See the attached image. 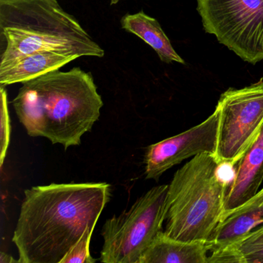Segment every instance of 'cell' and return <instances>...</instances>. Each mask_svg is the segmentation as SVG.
I'll return each instance as SVG.
<instances>
[{
	"label": "cell",
	"instance_id": "cell-17",
	"mask_svg": "<svg viewBox=\"0 0 263 263\" xmlns=\"http://www.w3.org/2000/svg\"><path fill=\"white\" fill-rule=\"evenodd\" d=\"M20 262V260H16L5 252H0V263H15Z\"/></svg>",
	"mask_w": 263,
	"mask_h": 263
},
{
	"label": "cell",
	"instance_id": "cell-18",
	"mask_svg": "<svg viewBox=\"0 0 263 263\" xmlns=\"http://www.w3.org/2000/svg\"><path fill=\"white\" fill-rule=\"evenodd\" d=\"M248 202L254 203V204H262L263 203V187L258 191V193L249 200Z\"/></svg>",
	"mask_w": 263,
	"mask_h": 263
},
{
	"label": "cell",
	"instance_id": "cell-13",
	"mask_svg": "<svg viewBox=\"0 0 263 263\" xmlns=\"http://www.w3.org/2000/svg\"><path fill=\"white\" fill-rule=\"evenodd\" d=\"M121 24L124 30L136 35L151 46L162 62L184 64V60L175 51L158 21L143 10L135 14L124 15L121 18Z\"/></svg>",
	"mask_w": 263,
	"mask_h": 263
},
{
	"label": "cell",
	"instance_id": "cell-16",
	"mask_svg": "<svg viewBox=\"0 0 263 263\" xmlns=\"http://www.w3.org/2000/svg\"><path fill=\"white\" fill-rule=\"evenodd\" d=\"M1 93V149H0V166L4 165L11 135L10 114L8 110L7 92L4 86L0 88Z\"/></svg>",
	"mask_w": 263,
	"mask_h": 263
},
{
	"label": "cell",
	"instance_id": "cell-4",
	"mask_svg": "<svg viewBox=\"0 0 263 263\" xmlns=\"http://www.w3.org/2000/svg\"><path fill=\"white\" fill-rule=\"evenodd\" d=\"M213 154L193 157L168 184L164 234L182 241L210 240L224 213L230 184L219 174Z\"/></svg>",
	"mask_w": 263,
	"mask_h": 263
},
{
	"label": "cell",
	"instance_id": "cell-9",
	"mask_svg": "<svg viewBox=\"0 0 263 263\" xmlns=\"http://www.w3.org/2000/svg\"><path fill=\"white\" fill-rule=\"evenodd\" d=\"M235 165L223 217L246 204L260 190L263 181V125L255 141Z\"/></svg>",
	"mask_w": 263,
	"mask_h": 263
},
{
	"label": "cell",
	"instance_id": "cell-3",
	"mask_svg": "<svg viewBox=\"0 0 263 263\" xmlns=\"http://www.w3.org/2000/svg\"><path fill=\"white\" fill-rule=\"evenodd\" d=\"M0 34L6 43L0 70L26 55L43 50L75 59L104 56L99 44L63 10L58 0H0Z\"/></svg>",
	"mask_w": 263,
	"mask_h": 263
},
{
	"label": "cell",
	"instance_id": "cell-19",
	"mask_svg": "<svg viewBox=\"0 0 263 263\" xmlns=\"http://www.w3.org/2000/svg\"><path fill=\"white\" fill-rule=\"evenodd\" d=\"M120 0H110V5H115L118 4Z\"/></svg>",
	"mask_w": 263,
	"mask_h": 263
},
{
	"label": "cell",
	"instance_id": "cell-10",
	"mask_svg": "<svg viewBox=\"0 0 263 263\" xmlns=\"http://www.w3.org/2000/svg\"><path fill=\"white\" fill-rule=\"evenodd\" d=\"M263 224V203L247 202L223 217L207 242L209 252L226 249Z\"/></svg>",
	"mask_w": 263,
	"mask_h": 263
},
{
	"label": "cell",
	"instance_id": "cell-1",
	"mask_svg": "<svg viewBox=\"0 0 263 263\" xmlns=\"http://www.w3.org/2000/svg\"><path fill=\"white\" fill-rule=\"evenodd\" d=\"M13 239L20 263H61L111 195L105 182L52 183L24 192Z\"/></svg>",
	"mask_w": 263,
	"mask_h": 263
},
{
	"label": "cell",
	"instance_id": "cell-2",
	"mask_svg": "<svg viewBox=\"0 0 263 263\" xmlns=\"http://www.w3.org/2000/svg\"><path fill=\"white\" fill-rule=\"evenodd\" d=\"M12 104L29 136L44 137L65 150L81 144L104 106L91 73L78 67L23 83Z\"/></svg>",
	"mask_w": 263,
	"mask_h": 263
},
{
	"label": "cell",
	"instance_id": "cell-7",
	"mask_svg": "<svg viewBox=\"0 0 263 263\" xmlns=\"http://www.w3.org/2000/svg\"><path fill=\"white\" fill-rule=\"evenodd\" d=\"M215 110L218 115L215 157L219 164L235 166L252 145L263 125V79L222 93Z\"/></svg>",
	"mask_w": 263,
	"mask_h": 263
},
{
	"label": "cell",
	"instance_id": "cell-12",
	"mask_svg": "<svg viewBox=\"0 0 263 263\" xmlns=\"http://www.w3.org/2000/svg\"><path fill=\"white\" fill-rule=\"evenodd\" d=\"M73 57L58 52L43 50L26 55L7 68L0 70L1 86L24 83L49 72L59 70L74 61Z\"/></svg>",
	"mask_w": 263,
	"mask_h": 263
},
{
	"label": "cell",
	"instance_id": "cell-11",
	"mask_svg": "<svg viewBox=\"0 0 263 263\" xmlns=\"http://www.w3.org/2000/svg\"><path fill=\"white\" fill-rule=\"evenodd\" d=\"M205 241H182L161 232L142 255L139 263H208Z\"/></svg>",
	"mask_w": 263,
	"mask_h": 263
},
{
	"label": "cell",
	"instance_id": "cell-15",
	"mask_svg": "<svg viewBox=\"0 0 263 263\" xmlns=\"http://www.w3.org/2000/svg\"><path fill=\"white\" fill-rule=\"evenodd\" d=\"M93 229V227L86 229L81 238L61 260V263H95L96 261L90 254V242Z\"/></svg>",
	"mask_w": 263,
	"mask_h": 263
},
{
	"label": "cell",
	"instance_id": "cell-8",
	"mask_svg": "<svg viewBox=\"0 0 263 263\" xmlns=\"http://www.w3.org/2000/svg\"><path fill=\"white\" fill-rule=\"evenodd\" d=\"M218 127V115L215 110L201 124L176 136L148 146L144 155L145 178L158 181L166 171L184 160L200 154L215 155Z\"/></svg>",
	"mask_w": 263,
	"mask_h": 263
},
{
	"label": "cell",
	"instance_id": "cell-6",
	"mask_svg": "<svg viewBox=\"0 0 263 263\" xmlns=\"http://www.w3.org/2000/svg\"><path fill=\"white\" fill-rule=\"evenodd\" d=\"M206 33L241 60L263 61V0H198Z\"/></svg>",
	"mask_w": 263,
	"mask_h": 263
},
{
	"label": "cell",
	"instance_id": "cell-14",
	"mask_svg": "<svg viewBox=\"0 0 263 263\" xmlns=\"http://www.w3.org/2000/svg\"><path fill=\"white\" fill-rule=\"evenodd\" d=\"M263 263V224L235 244L212 252L208 263Z\"/></svg>",
	"mask_w": 263,
	"mask_h": 263
},
{
	"label": "cell",
	"instance_id": "cell-5",
	"mask_svg": "<svg viewBox=\"0 0 263 263\" xmlns=\"http://www.w3.org/2000/svg\"><path fill=\"white\" fill-rule=\"evenodd\" d=\"M167 192L168 184L155 186L140 197L129 210L106 221L101 231L104 238L101 262L139 263L163 232Z\"/></svg>",
	"mask_w": 263,
	"mask_h": 263
}]
</instances>
